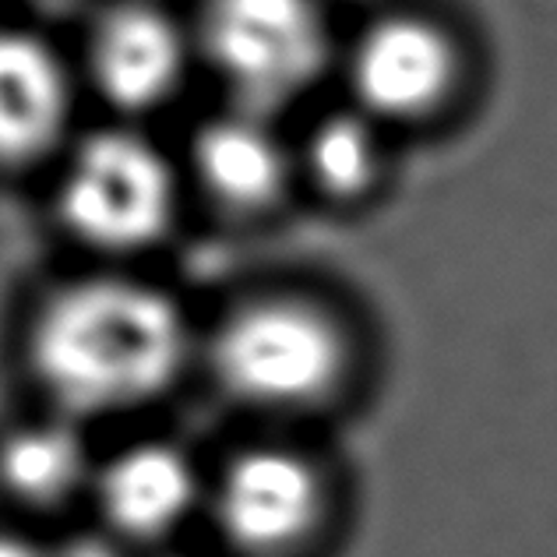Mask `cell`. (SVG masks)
Returning <instances> with one entry per match:
<instances>
[{
	"label": "cell",
	"mask_w": 557,
	"mask_h": 557,
	"mask_svg": "<svg viewBox=\"0 0 557 557\" xmlns=\"http://www.w3.org/2000/svg\"><path fill=\"white\" fill-rule=\"evenodd\" d=\"M371 121L374 116L368 113H332L314 127L307 141V163L329 195L349 198L374 184L381 145Z\"/></svg>",
	"instance_id": "7c38bea8"
},
{
	"label": "cell",
	"mask_w": 557,
	"mask_h": 557,
	"mask_svg": "<svg viewBox=\"0 0 557 557\" xmlns=\"http://www.w3.org/2000/svg\"><path fill=\"white\" fill-rule=\"evenodd\" d=\"M212 368L219 385L247 406L304 409L343 381L346 339L311 304L261 300L215 332Z\"/></svg>",
	"instance_id": "7a4b0ae2"
},
{
	"label": "cell",
	"mask_w": 557,
	"mask_h": 557,
	"mask_svg": "<svg viewBox=\"0 0 557 557\" xmlns=\"http://www.w3.org/2000/svg\"><path fill=\"white\" fill-rule=\"evenodd\" d=\"M325 491L297 451L251 448L233 459L215 487V522L237 550L283 554L311 536Z\"/></svg>",
	"instance_id": "5b68a950"
},
{
	"label": "cell",
	"mask_w": 557,
	"mask_h": 557,
	"mask_svg": "<svg viewBox=\"0 0 557 557\" xmlns=\"http://www.w3.org/2000/svg\"><path fill=\"white\" fill-rule=\"evenodd\" d=\"M184 36L163 11L124 4L92 39V78L110 102L149 110L173 96L184 78Z\"/></svg>",
	"instance_id": "52a82bcc"
},
{
	"label": "cell",
	"mask_w": 557,
	"mask_h": 557,
	"mask_svg": "<svg viewBox=\"0 0 557 557\" xmlns=\"http://www.w3.org/2000/svg\"><path fill=\"white\" fill-rule=\"evenodd\" d=\"M61 557H116V554L107 544H99V540H78V544H67Z\"/></svg>",
	"instance_id": "5bb4252c"
},
{
	"label": "cell",
	"mask_w": 557,
	"mask_h": 557,
	"mask_svg": "<svg viewBox=\"0 0 557 557\" xmlns=\"http://www.w3.org/2000/svg\"><path fill=\"white\" fill-rule=\"evenodd\" d=\"M201 184L233 209H261L286 184V152L265 113L237 110L215 116L195 141Z\"/></svg>",
	"instance_id": "30bf717a"
},
{
	"label": "cell",
	"mask_w": 557,
	"mask_h": 557,
	"mask_svg": "<svg viewBox=\"0 0 557 557\" xmlns=\"http://www.w3.org/2000/svg\"><path fill=\"white\" fill-rule=\"evenodd\" d=\"M173 173L163 152L127 131L82 145L61 184V215L78 240L102 251H135L163 237L173 219Z\"/></svg>",
	"instance_id": "277c9868"
},
{
	"label": "cell",
	"mask_w": 557,
	"mask_h": 557,
	"mask_svg": "<svg viewBox=\"0 0 557 557\" xmlns=\"http://www.w3.org/2000/svg\"><path fill=\"white\" fill-rule=\"evenodd\" d=\"M187 357V325L166 293L85 278L53 293L28 332L39 385L67 413H121L163 395Z\"/></svg>",
	"instance_id": "6da1fadb"
},
{
	"label": "cell",
	"mask_w": 557,
	"mask_h": 557,
	"mask_svg": "<svg viewBox=\"0 0 557 557\" xmlns=\"http://www.w3.org/2000/svg\"><path fill=\"white\" fill-rule=\"evenodd\" d=\"M89 476L82 434L64 420L28 423L0 445V483L25 505H57Z\"/></svg>",
	"instance_id": "8fae6325"
},
{
	"label": "cell",
	"mask_w": 557,
	"mask_h": 557,
	"mask_svg": "<svg viewBox=\"0 0 557 557\" xmlns=\"http://www.w3.org/2000/svg\"><path fill=\"white\" fill-rule=\"evenodd\" d=\"M71 110L57 53L28 33H0V163H28L61 138Z\"/></svg>",
	"instance_id": "ba28073f"
},
{
	"label": "cell",
	"mask_w": 557,
	"mask_h": 557,
	"mask_svg": "<svg viewBox=\"0 0 557 557\" xmlns=\"http://www.w3.org/2000/svg\"><path fill=\"white\" fill-rule=\"evenodd\" d=\"M0 557H50V554H42L36 544H28L22 536L0 533Z\"/></svg>",
	"instance_id": "4fadbf2b"
},
{
	"label": "cell",
	"mask_w": 557,
	"mask_h": 557,
	"mask_svg": "<svg viewBox=\"0 0 557 557\" xmlns=\"http://www.w3.org/2000/svg\"><path fill=\"white\" fill-rule=\"evenodd\" d=\"M201 47L244 110L269 113L318 82L329 28L314 0H212Z\"/></svg>",
	"instance_id": "3957f363"
},
{
	"label": "cell",
	"mask_w": 557,
	"mask_h": 557,
	"mask_svg": "<svg viewBox=\"0 0 557 557\" xmlns=\"http://www.w3.org/2000/svg\"><path fill=\"white\" fill-rule=\"evenodd\" d=\"M198 502V476L184 451L135 445L99 473V505L116 533L156 540L187 519Z\"/></svg>",
	"instance_id": "9c48e42d"
},
{
	"label": "cell",
	"mask_w": 557,
	"mask_h": 557,
	"mask_svg": "<svg viewBox=\"0 0 557 557\" xmlns=\"http://www.w3.org/2000/svg\"><path fill=\"white\" fill-rule=\"evenodd\" d=\"M360 110L374 121H417L456 82V50L442 28L420 18H385L360 36L349 57Z\"/></svg>",
	"instance_id": "8992f818"
}]
</instances>
